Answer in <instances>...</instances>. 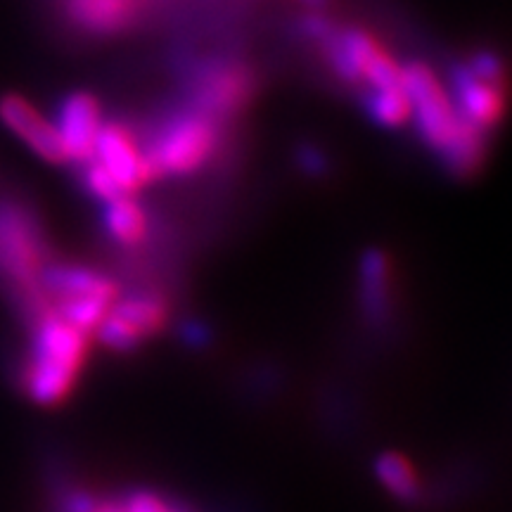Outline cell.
<instances>
[{
	"label": "cell",
	"instance_id": "cell-1",
	"mask_svg": "<svg viewBox=\"0 0 512 512\" xmlns=\"http://www.w3.org/2000/svg\"><path fill=\"white\" fill-rule=\"evenodd\" d=\"M36 328L24 370V387L41 406H55L72 392L76 375L86 361L88 335L64 323L48 302L34 311Z\"/></svg>",
	"mask_w": 512,
	"mask_h": 512
},
{
	"label": "cell",
	"instance_id": "cell-2",
	"mask_svg": "<svg viewBox=\"0 0 512 512\" xmlns=\"http://www.w3.org/2000/svg\"><path fill=\"white\" fill-rule=\"evenodd\" d=\"M219 119L202 110L174 114L143 147L150 181L159 176H185L202 169L219 147Z\"/></svg>",
	"mask_w": 512,
	"mask_h": 512
},
{
	"label": "cell",
	"instance_id": "cell-3",
	"mask_svg": "<svg viewBox=\"0 0 512 512\" xmlns=\"http://www.w3.org/2000/svg\"><path fill=\"white\" fill-rule=\"evenodd\" d=\"M41 233L36 221L19 207H0V268L17 287L29 292V306L36 309L43 294L38 290V275L43 271Z\"/></svg>",
	"mask_w": 512,
	"mask_h": 512
},
{
	"label": "cell",
	"instance_id": "cell-4",
	"mask_svg": "<svg viewBox=\"0 0 512 512\" xmlns=\"http://www.w3.org/2000/svg\"><path fill=\"white\" fill-rule=\"evenodd\" d=\"M401 86L411 100L422 140L434 150H444L458 126V110L451 95L427 64L413 62L401 69Z\"/></svg>",
	"mask_w": 512,
	"mask_h": 512
},
{
	"label": "cell",
	"instance_id": "cell-5",
	"mask_svg": "<svg viewBox=\"0 0 512 512\" xmlns=\"http://www.w3.org/2000/svg\"><path fill=\"white\" fill-rule=\"evenodd\" d=\"M169 320L164 299L155 294H136V297L114 302L107 316L98 325V339L114 351H131L145 339L155 337Z\"/></svg>",
	"mask_w": 512,
	"mask_h": 512
},
{
	"label": "cell",
	"instance_id": "cell-6",
	"mask_svg": "<svg viewBox=\"0 0 512 512\" xmlns=\"http://www.w3.org/2000/svg\"><path fill=\"white\" fill-rule=\"evenodd\" d=\"M93 159L107 169L126 195L150 183V171L145 164L143 145L138 143L136 133L124 124H102L95 143Z\"/></svg>",
	"mask_w": 512,
	"mask_h": 512
},
{
	"label": "cell",
	"instance_id": "cell-7",
	"mask_svg": "<svg viewBox=\"0 0 512 512\" xmlns=\"http://www.w3.org/2000/svg\"><path fill=\"white\" fill-rule=\"evenodd\" d=\"M453 105L463 119L489 133L505 112V81L479 76L470 64H458L451 76Z\"/></svg>",
	"mask_w": 512,
	"mask_h": 512
},
{
	"label": "cell",
	"instance_id": "cell-8",
	"mask_svg": "<svg viewBox=\"0 0 512 512\" xmlns=\"http://www.w3.org/2000/svg\"><path fill=\"white\" fill-rule=\"evenodd\" d=\"M53 126L60 136L64 152H67V159L81 164L93 159L95 143H98V133L102 128V114L95 98L86 93L69 95L57 110Z\"/></svg>",
	"mask_w": 512,
	"mask_h": 512
},
{
	"label": "cell",
	"instance_id": "cell-9",
	"mask_svg": "<svg viewBox=\"0 0 512 512\" xmlns=\"http://www.w3.org/2000/svg\"><path fill=\"white\" fill-rule=\"evenodd\" d=\"M252 95V76L242 64H214L195 83L197 110L223 119L238 112Z\"/></svg>",
	"mask_w": 512,
	"mask_h": 512
},
{
	"label": "cell",
	"instance_id": "cell-10",
	"mask_svg": "<svg viewBox=\"0 0 512 512\" xmlns=\"http://www.w3.org/2000/svg\"><path fill=\"white\" fill-rule=\"evenodd\" d=\"M0 119H3L5 126H8L10 131H15L38 157H43L46 162L53 164L67 162V152H64L55 126L50 124L48 119H43L27 100L15 98V95L5 98L0 102Z\"/></svg>",
	"mask_w": 512,
	"mask_h": 512
},
{
	"label": "cell",
	"instance_id": "cell-11",
	"mask_svg": "<svg viewBox=\"0 0 512 512\" xmlns=\"http://www.w3.org/2000/svg\"><path fill=\"white\" fill-rule=\"evenodd\" d=\"M38 290L48 304L64 302V299L100 297L117 302V285L107 275L83 266H48L38 275Z\"/></svg>",
	"mask_w": 512,
	"mask_h": 512
},
{
	"label": "cell",
	"instance_id": "cell-12",
	"mask_svg": "<svg viewBox=\"0 0 512 512\" xmlns=\"http://www.w3.org/2000/svg\"><path fill=\"white\" fill-rule=\"evenodd\" d=\"M486 136H489V133L460 117L451 140H448L444 150H441V157H444L448 169L456 171L458 176L477 171L486 157Z\"/></svg>",
	"mask_w": 512,
	"mask_h": 512
},
{
	"label": "cell",
	"instance_id": "cell-13",
	"mask_svg": "<svg viewBox=\"0 0 512 512\" xmlns=\"http://www.w3.org/2000/svg\"><path fill=\"white\" fill-rule=\"evenodd\" d=\"M69 12L91 31H117L136 17L138 0H67Z\"/></svg>",
	"mask_w": 512,
	"mask_h": 512
},
{
	"label": "cell",
	"instance_id": "cell-14",
	"mask_svg": "<svg viewBox=\"0 0 512 512\" xmlns=\"http://www.w3.org/2000/svg\"><path fill=\"white\" fill-rule=\"evenodd\" d=\"M105 228L119 245L136 247L147 235V216L131 195H119L105 202Z\"/></svg>",
	"mask_w": 512,
	"mask_h": 512
},
{
	"label": "cell",
	"instance_id": "cell-15",
	"mask_svg": "<svg viewBox=\"0 0 512 512\" xmlns=\"http://www.w3.org/2000/svg\"><path fill=\"white\" fill-rule=\"evenodd\" d=\"M363 306L373 320H384L389 313V264L380 252L363 259Z\"/></svg>",
	"mask_w": 512,
	"mask_h": 512
},
{
	"label": "cell",
	"instance_id": "cell-16",
	"mask_svg": "<svg viewBox=\"0 0 512 512\" xmlns=\"http://www.w3.org/2000/svg\"><path fill=\"white\" fill-rule=\"evenodd\" d=\"M377 477H380V482L387 486L396 498H401V501H413V498H418L420 486L413 465L403 456H399V453H384V456L377 460Z\"/></svg>",
	"mask_w": 512,
	"mask_h": 512
},
{
	"label": "cell",
	"instance_id": "cell-17",
	"mask_svg": "<svg viewBox=\"0 0 512 512\" xmlns=\"http://www.w3.org/2000/svg\"><path fill=\"white\" fill-rule=\"evenodd\" d=\"M368 112L384 126H401L411 119V100L403 86L373 91L368 98Z\"/></svg>",
	"mask_w": 512,
	"mask_h": 512
},
{
	"label": "cell",
	"instance_id": "cell-18",
	"mask_svg": "<svg viewBox=\"0 0 512 512\" xmlns=\"http://www.w3.org/2000/svg\"><path fill=\"white\" fill-rule=\"evenodd\" d=\"M83 185H86V190H91V195H95L102 202H110L114 197L126 195V192L117 185V181L107 174L105 166L95 162V159H88L86 162V169H83Z\"/></svg>",
	"mask_w": 512,
	"mask_h": 512
},
{
	"label": "cell",
	"instance_id": "cell-19",
	"mask_svg": "<svg viewBox=\"0 0 512 512\" xmlns=\"http://www.w3.org/2000/svg\"><path fill=\"white\" fill-rule=\"evenodd\" d=\"M126 508L128 512H171V508L162 501V498L155 494H147V491H138V494L128 498Z\"/></svg>",
	"mask_w": 512,
	"mask_h": 512
},
{
	"label": "cell",
	"instance_id": "cell-20",
	"mask_svg": "<svg viewBox=\"0 0 512 512\" xmlns=\"http://www.w3.org/2000/svg\"><path fill=\"white\" fill-rule=\"evenodd\" d=\"M95 505H98V501H95L93 496L69 494L62 503V512H93Z\"/></svg>",
	"mask_w": 512,
	"mask_h": 512
},
{
	"label": "cell",
	"instance_id": "cell-21",
	"mask_svg": "<svg viewBox=\"0 0 512 512\" xmlns=\"http://www.w3.org/2000/svg\"><path fill=\"white\" fill-rule=\"evenodd\" d=\"M304 164L309 166L311 171H320V169H323V157H320L318 152L306 150V152H304Z\"/></svg>",
	"mask_w": 512,
	"mask_h": 512
},
{
	"label": "cell",
	"instance_id": "cell-22",
	"mask_svg": "<svg viewBox=\"0 0 512 512\" xmlns=\"http://www.w3.org/2000/svg\"><path fill=\"white\" fill-rule=\"evenodd\" d=\"M93 512H128V508H121V505H112V503H100L95 505Z\"/></svg>",
	"mask_w": 512,
	"mask_h": 512
},
{
	"label": "cell",
	"instance_id": "cell-23",
	"mask_svg": "<svg viewBox=\"0 0 512 512\" xmlns=\"http://www.w3.org/2000/svg\"><path fill=\"white\" fill-rule=\"evenodd\" d=\"M306 3H313V5H318V3H323V0H306Z\"/></svg>",
	"mask_w": 512,
	"mask_h": 512
},
{
	"label": "cell",
	"instance_id": "cell-24",
	"mask_svg": "<svg viewBox=\"0 0 512 512\" xmlns=\"http://www.w3.org/2000/svg\"><path fill=\"white\" fill-rule=\"evenodd\" d=\"M171 512H183V510H176V508H171Z\"/></svg>",
	"mask_w": 512,
	"mask_h": 512
}]
</instances>
